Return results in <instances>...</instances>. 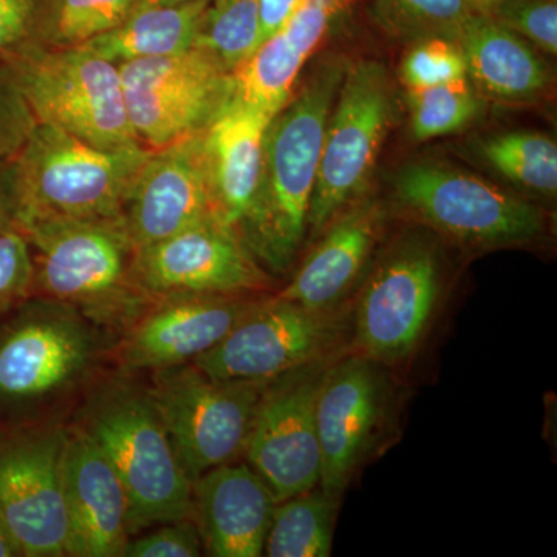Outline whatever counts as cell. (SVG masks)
Returning <instances> with one entry per match:
<instances>
[{"instance_id":"39","label":"cell","mask_w":557,"mask_h":557,"mask_svg":"<svg viewBox=\"0 0 557 557\" xmlns=\"http://www.w3.org/2000/svg\"><path fill=\"white\" fill-rule=\"evenodd\" d=\"M299 2L300 0H260V44L285 24Z\"/></svg>"},{"instance_id":"12","label":"cell","mask_w":557,"mask_h":557,"mask_svg":"<svg viewBox=\"0 0 557 557\" xmlns=\"http://www.w3.org/2000/svg\"><path fill=\"white\" fill-rule=\"evenodd\" d=\"M330 364L325 358L284 373L260 395L245 453L276 502L319 486L317 399Z\"/></svg>"},{"instance_id":"23","label":"cell","mask_w":557,"mask_h":557,"mask_svg":"<svg viewBox=\"0 0 557 557\" xmlns=\"http://www.w3.org/2000/svg\"><path fill=\"white\" fill-rule=\"evenodd\" d=\"M354 0H300L292 16L234 72L237 100L276 115L300 72Z\"/></svg>"},{"instance_id":"18","label":"cell","mask_w":557,"mask_h":557,"mask_svg":"<svg viewBox=\"0 0 557 557\" xmlns=\"http://www.w3.org/2000/svg\"><path fill=\"white\" fill-rule=\"evenodd\" d=\"M62 487L67 556H123L131 534L126 491L108 456L86 431L65 438Z\"/></svg>"},{"instance_id":"10","label":"cell","mask_w":557,"mask_h":557,"mask_svg":"<svg viewBox=\"0 0 557 557\" xmlns=\"http://www.w3.org/2000/svg\"><path fill=\"white\" fill-rule=\"evenodd\" d=\"M442 284L437 245L423 234L399 237L384 249L355 309L358 355L380 364L409 358L426 335Z\"/></svg>"},{"instance_id":"15","label":"cell","mask_w":557,"mask_h":557,"mask_svg":"<svg viewBox=\"0 0 557 557\" xmlns=\"http://www.w3.org/2000/svg\"><path fill=\"white\" fill-rule=\"evenodd\" d=\"M380 362L355 355L330 364L317 399L319 487L339 502L375 443L386 416L387 381Z\"/></svg>"},{"instance_id":"41","label":"cell","mask_w":557,"mask_h":557,"mask_svg":"<svg viewBox=\"0 0 557 557\" xmlns=\"http://www.w3.org/2000/svg\"><path fill=\"white\" fill-rule=\"evenodd\" d=\"M468 2L471 3L479 13H490L500 0H468Z\"/></svg>"},{"instance_id":"6","label":"cell","mask_w":557,"mask_h":557,"mask_svg":"<svg viewBox=\"0 0 557 557\" xmlns=\"http://www.w3.org/2000/svg\"><path fill=\"white\" fill-rule=\"evenodd\" d=\"M399 207L458 244L512 247L537 239L542 209L478 175L440 161H413L392 180Z\"/></svg>"},{"instance_id":"28","label":"cell","mask_w":557,"mask_h":557,"mask_svg":"<svg viewBox=\"0 0 557 557\" xmlns=\"http://www.w3.org/2000/svg\"><path fill=\"white\" fill-rule=\"evenodd\" d=\"M485 102L468 79L408 90L410 134L418 141L457 134L482 116Z\"/></svg>"},{"instance_id":"14","label":"cell","mask_w":557,"mask_h":557,"mask_svg":"<svg viewBox=\"0 0 557 557\" xmlns=\"http://www.w3.org/2000/svg\"><path fill=\"white\" fill-rule=\"evenodd\" d=\"M60 429L0 443V516L22 556H67Z\"/></svg>"},{"instance_id":"25","label":"cell","mask_w":557,"mask_h":557,"mask_svg":"<svg viewBox=\"0 0 557 557\" xmlns=\"http://www.w3.org/2000/svg\"><path fill=\"white\" fill-rule=\"evenodd\" d=\"M211 0L163 3L143 0L120 25L81 44V49L120 65L193 49Z\"/></svg>"},{"instance_id":"21","label":"cell","mask_w":557,"mask_h":557,"mask_svg":"<svg viewBox=\"0 0 557 557\" xmlns=\"http://www.w3.org/2000/svg\"><path fill=\"white\" fill-rule=\"evenodd\" d=\"M386 223V208L362 197L339 212L324 237L276 296L310 310H335L361 277Z\"/></svg>"},{"instance_id":"13","label":"cell","mask_w":557,"mask_h":557,"mask_svg":"<svg viewBox=\"0 0 557 557\" xmlns=\"http://www.w3.org/2000/svg\"><path fill=\"white\" fill-rule=\"evenodd\" d=\"M132 277L152 302L177 295L242 296L269 284L259 260L215 219L135 249Z\"/></svg>"},{"instance_id":"38","label":"cell","mask_w":557,"mask_h":557,"mask_svg":"<svg viewBox=\"0 0 557 557\" xmlns=\"http://www.w3.org/2000/svg\"><path fill=\"white\" fill-rule=\"evenodd\" d=\"M20 199H17L14 159L0 161V233L17 230Z\"/></svg>"},{"instance_id":"1","label":"cell","mask_w":557,"mask_h":557,"mask_svg":"<svg viewBox=\"0 0 557 557\" xmlns=\"http://www.w3.org/2000/svg\"><path fill=\"white\" fill-rule=\"evenodd\" d=\"M347 65L344 57L322 58L267 127L258 193L239 239L276 273L287 271L302 247L325 131Z\"/></svg>"},{"instance_id":"42","label":"cell","mask_w":557,"mask_h":557,"mask_svg":"<svg viewBox=\"0 0 557 557\" xmlns=\"http://www.w3.org/2000/svg\"><path fill=\"white\" fill-rule=\"evenodd\" d=\"M156 2L177 3V2H189V0H156Z\"/></svg>"},{"instance_id":"27","label":"cell","mask_w":557,"mask_h":557,"mask_svg":"<svg viewBox=\"0 0 557 557\" xmlns=\"http://www.w3.org/2000/svg\"><path fill=\"white\" fill-rule=\"evenodd\" d=\"M479 159L528 193L552 197L557 193V146L541 132L512 131L487 135L475 143Z\"/></svg>"},{"instance_id":"29","label":"cell","mask_w":557,"mask_h":557,"mask_svg":"<svg viewBox=\"0 0 557 557\" xmlns=\"http://www.w3.org/2000/svg\"><path fill=\"white\" fill-rule=\"evenodd\" d=\"M260 44V0H211L194 47L236 72Z\"/></svg>"},{"instance_id":"8","label":"cell","mask_w":557,"mask_h":557,"mask_svg":"<svg viewBox=\"0 0 557 557\" xmlns=\"http://www.w3.org/2000/svg\"><path fill=\"white\" fill-rule=\"evenodd\" d=\"M267 383L212 379L193 362L153 370L150 401L193 483L245 453Z\"/></svg>"},{"instance_id":"11","label":"cell","mask_w":557,"mask_h":557,"mask_svg":"<svg viewBox=\"0 0 557 557\" xmlns=\"http://www.w3.org/2000/svg\"><path fill=\"white\" fill-rule=\"evenodd\" d=\"M343 322L335 310H310L289 300H259L218 346L194 359L212 379L271 381L330 357Z\"/></svg>"},{"instance_id":"3","label":"cell","mask_w":557,"mask_h":557,"mask_svg":"<svg viewBox=\"0 0 557 557\" xmlns=\"http://www.w3.org/2000/svg\"><path fill=\"white\" fill-rule=\"evenodd\" d=\"M149 150L100 149L36 121L14 159L20 219H123V207ZM20 231V230H17Z\"/></svg>"},{"instance_id":"37","label":"cell","mask_w":557,"mask_h":557,"mask_svg":"<svg viewBox=\"0 0 557 557\" xmlns=\"http://www.w3.org/2000/svg\"><path fill=\"white\" fill-rule=\"evenodd\" d=\"M201 555L199 528L189 519L163 523L146 536L127 542L123 556L127 557H197Z\"/></svg>"},{"instance_id":"24","label":"cell","mask_w":557,"mask_h":557,"mask_svg":"<svg viewBox=\"0 0 557 557\" xmlns=\"http://www.w3.org/2000/svg\"><path fill=\"white\" fill-rule=\"evenodd\" d=\"M468 81L485 100L519 104L548 89L549 69L537 50L490 14L478 13L458 38Z\"/></svg>"},{"instance_id":"4","label":"cell","mask_w":557,"mask_h":557,"mask_svg":"<svg viewBox=\"0 0 557 557\" xmlns=\"http://www.w3.org/2000/svg\"><path fill=\"white\" fill-rule=\"evenodd\" d=\"M126 491L129 533L193 516V480L180 463L148 392L113 387L91 405L84 429Z\"/></svg>"},{"instance_id":"31","label":"cell","mask_w":557,"mask_h":557,"mask_svg":"<svg viewBox=\"0 0 557 557\" xmlns=\"http://www.w3.org/2000/svg\"><path fill=\"white\" fill-rule=\"evenodd\" d=\"M143 0H58L50 47H78L112 30Z\"/></svg>"},{"instance_id":"35","label":"cell","mask_w":557,"mask_h":557,"mask_svg":"<svg viewBox=\"0 0 557 557\" xmlns=\"http://www.w3.org/2000/svg\"><path fill=\"white\" fill-rule=\"evenodd\" d=\"M35 292L30 245L21 231L0 233V313Z\"/></svg>"},{"instance_id":"22","label":"cell","mask_w":557,"mask_h":557,"mask_svg":"<svg viewBox=\"0 0 557 557\" xmlns=\"http://www.w3.org/2000/svg\"><path fill=\"white\" fill-rule=\"evenodd\" d=\"M273 116L233 98L201 134L212 214L237 237L258 193L263 138Z\"/></svg>"},{"instance_id":"19","label":"cell","mask_w":557,"mask_h":557,"mask_svg":"<svg viewBox=\"0 0 557 557\" xmlns=\"http://www.w3.org/2000/svg\"><path fill=\"white\" fill-rule=\"evenodd\" d=\"M153 304L124 339L121 359L127 369L159 370L193 362L218 346L259 300L226 295H177Z\"/></svg>"},{"instance_id":"34","label":"cell","mask_w":557,"mask_h":557,"mask_svg":"<svg viewBox=\"0 0 557 557\" xmlns=\"http://www.w3.org/2000/svg\"><path fill=\"white\" fill-rule=\"evenodd\" d=\"M486 14L534 49L557 53V0H500Z\"/></svg>"},{"instance_id":"30","label":"cell","mask_w":557,"mask_h":557,"mask_svg":"<svg viewBox=\"0 0 557 557\" xmlns=\"http://www.w3.org/2000/svg\"><path fill=\"white\" fill-rule=\"evenodd\" d=\"M380 24L406 42L429 36L458 40L479 11L468 0H373Z\"/></svg>"},{"instance_id":"20","label":"cell","mask_w":557,"mask_h":557,"mask_svg":"<svg viewBox=\"0 0 557 557\" xmlns=\"http://www.w3.org/2000/svg\"><path fill=\"white\" fill-rule=\"evenodd\" d=\"M276 498L248 465H220L193 483L201 544L215 557L263 556Z\"/></svg>"},{"instance_id":"7","label":"cell","mask_w":557,"mask_h":557,"mask_svg":"<svg viewBox=\"0 0 557 557\" xmlns=\"http://www.w3.org/2000/svg\"><path fill=\"white\" fill-rule=\"evenodd\" d=\"M395 91L380 61L348 62L325 131L309 226L322 233L348 205L366 196L395 116Z\"/></svg>"},{"instance_id":"5","label":"cell","mask_w":557,"mask_h":557,"mask_svg":"<svg viewBox=\"0 0 557 557\" xmlns=\"http://www.w3.org/2000/svg\"><path fill=\"white\" fill-rule=\"evenodd\" d=\"M39 123L95 148L143 146L132 129L119 65L81 47H40L2 62Z\"/></svg>"},{"instance_id":"16","label":"cell","mask_w":557,"mask_h":557,"mask_svg":"<svg viewBox=\"0 0 557 557\" xmlns=\"http://www.w3.org/2000/svg\"><path fill=\"white\" fill-rule=\"evenodd\" d=\"M135 249L214 219L201 134L149 150L123 207Z\"/></svg>"},{"instance_id":"40","label":"cell","mask_w":557,"mask_h":557,"mask_svg":"<svg viewBox=\"0 0 557 557\" xmlns=\"http://www.w3.org/2000/svg\"><path fill=\"white\" fill-rule=\"evenodd\" d=\"M13 556H22L21 548L0 516V557Z\"/></svg>"},{"instance_id":"32","label":"cell","mask_w":557,"mask_h":557,"mask_svg":"<svg viewBox=\"0 0 557 557\" xmlns=\"http://www.w3.org/2000/svg\"><path fill=\"white\" fill-rule=\"evenodd\" d=\"M399 79L408 90L468 79L467 61L460 44L442 36L409 42L399 67Z\"/></svg>"},{"instance_id":"2","label":"cell","mask_w":557,"mask_h":557,"mask_svg":"<svg viewBox=\"0 0 557 557\" xmlns=\"http://www.w3.org/2000/svg\"><path fill=\"white\" fill-rule=\"evenodd\" d=\"M35 292L104 324L131 321L146 304L132 277L135 245L124 219H25Z\"/></svg>"},{"instance_id":"26","label":"cell","mask_w":557,"mask_h":557,"mask_svg":"<svg viewBox=\"0 0 557 557\" xmlns=\"http://www.w3.org/2000/svg\"><path fill=\"white\" fill-rule=\"evenodd\" d=\"M338 502L324 491L311 490L277 502L263 556L329 557L332 555Z\"/></svg>"},{"instance_id":"36","label":"cell","mask_w":557,"mask_h":557,"mask_svg":"<svg viewBox=\"0 0 557 557\" xmlns=\"http://www.w3.org/2000/svg\"><path fill=\"white\" fill-rule=\"evenodd\" d=\"M35 124V115L20 86L10 69L0 62V161L16 159Z\"/></svg>"},{"instance_id":"17","label":"cell","mask_w":557,"mask_h":557,"mask_svg":"<svg viewBox=\"0 0 557 557\" xmlns=\"http://www.w3.org/2000/svg\"><path fill=\"white\" fill-rule=\"evenodd\" d=\"M54 302L22 319L0 341V397H49L78 379L94 357V336L78 310Z\"/></svg>"},{"instance_id":"33","label":"cell","mask_w":557,"mask_h":557,"mask_svg":"<svg viewBox=\"0 0 557 557\" xmlns=\"http://www.w3.org/2000/svg\"><path fill=\"white\" fill-rule=\"evenodd\" d=\"M58 0H0V62L50 47Z\"/></svg>"},{"instance_id":"9","label":"cell","mask_w":557,"mask_h":557,"mask_svg":"<svg viewBox=\"0 0 557 557\" xmlns=\"http://www.w3.org/2000/svg\"><path fill=\"white\" fill-rule=\"evenodd\" d=\"M119 69L132 129L148 150L203 134L236 91L234 72L200 47Z\"/></svg>"}]
</instances>
